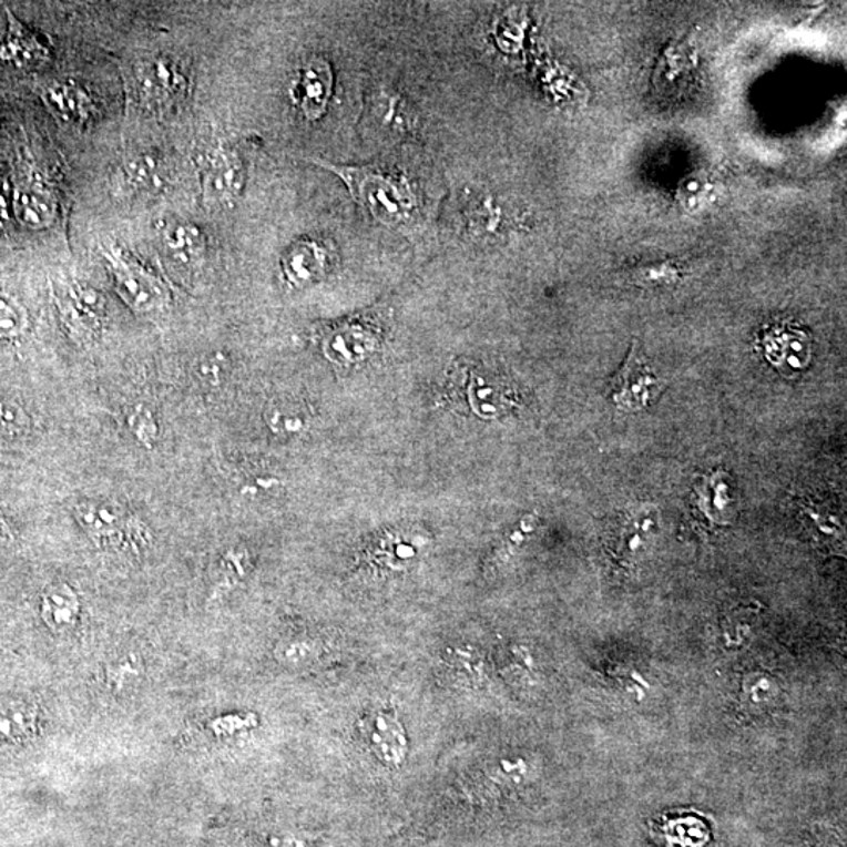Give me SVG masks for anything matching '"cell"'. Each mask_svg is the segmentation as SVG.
Instances as JSON below:
<instances>
[{
    "mask_svg": "<svg viewBox=\"0 0 847 847\" xmlns=\"http://www.w3.org/2000/svg\"><path fill=\"white\" fill-rule=\"evenodd\" d=\"M271 847H306V845L294 835H282V837L271 839Z\"/></svg>",
    "mask_w": 847,
    "mask_h": 847,
    "instance_id": "29",
    "label": "cell"
},
{
    "mask_svg": "<svg viewBox=\"0 0 847 847\" xmlns=\"http://www.w3.org/2000/svg\"><path fill=\"white\" fill-rule=\"evenodd\" d=\"M44 104L57 119L71 124H82L92 119L94 104L89 93L75 82H54L41 93Z\"/></svg>",
    "mask_w": 847,
    "mask_h": 847,
    "instance_id": "12",
    "label": "cell"
},
{
    "mask_svg": "<svg viewBox=\"0 0 847 847\" xmlns=\"http://www.w3.org/2000/svg\"><path fill=\"white\" fill-rule=\"evenodd\" d=\"M38 729V710L29 702H6L0 705V748L28 743Z\"/></svg>",
    "mask_w": 847,
    "mask_h": 847,
    "instance_id": "16",
    "label": "cell"
},
{
    "mask_svg": "<svg viewBox=\"0 0 847 847\" xmlns=\"http://www.w3.org/2000/svg\"><path fill=\"white\" fill-rule=\"evenodd\" d=\"M13 539V534H11L10 524L7 523L6 518L0 516V540H11Z\"/></svg>",
    "mask_w": 847,
    "mask_h": 847,
    "instance_id": "30",
    "label": "cell"
},
{
    "mask_svg": "<svg viewBox=\"0 0 847 847\" xmlns=\"http://www.w3.org/2000/svg\"><path fill=\"white\" fill-rule=\"evenodd\" d=\"M244 180L241 159L231 151H217L204 170L203 191L207 206L223 207L236 202L244 187Z\"/></svg>",
    "mask_w": 847,
    "mask_h": 847,
    "instance_id": "7",
    "label": "cell"
},
{
    "mask_svg": "<svg viewBox=\"0 0 847 847\" xmlns=\"http://www.w3.org/2000/svg\"><path fill=\"white\" fill-rule=\"evenodd\" d=\"M317 164L341 177L354 198L376 221L397 226L410 221L418 210V200L407 181L399 180L378 166H343L327 162Z\"/></svg>",
    "mask_w": 847,
    "mask_h": 847,
    "instance_id": "1",
    "label": "cell"
},
{
    "mask_svg": "<svg viewBox=\"0 0 847 847\" xmlns=\"http://www.w3.org/2000/svg\"><path fill=\"white\" fill-rule=\"evenodd\" d=\"M13 214L28 228L43 229L54 222L57 204L44 188L22 185L13 192Z\"/></svg>",
    "mask_w": 847,
    "mask_h": 847,
    "instance_id": "17",
    "label": "cell"
},
{
    "mask_svg": "<svg viewBox=\"0 0 847 847\" xmlns=\"http://www.w3.org/2000/svg\"><path fill=\"white\" fill-rule=\"evenodd\" d=\"M73 516L83 534L89 537L98 550L140 554L151 542L147 525L116 502L82 499L75 502Z\"/></svg>",
    "mask_w": 847,
    "mask_h": 847,
    "instance_id": "2",
    "label": "cell"
},
{
    "mask_svg": "<svg viewBox=\"0 0 847 847\" xmlns=\"http://www.w3.org/2000/svg\"><path fill=\"white\" fill-rule=\"evenodd\" d=\"M139 79L143 94L156 102L173 101L184 92V74L175 62L164 57L143 67Z\"/></svg>",
    "mask_w": 847,
    "mask_h": 847,
    "instance_id": "15",
    "label": "cell"
},
{
    "mask_svg": "<svg viewBox=\"0 0 847 847\" xmlns=\"http://www.w3.org/2000/svg\"><path fill=\"white\" fill-rule=\"evenodd\" d=\"M327 266V248L309 239L294 242L282 258L283 274L294 287H305L323 278Z\"/></svg>",
    "mask_w": 847,
    "mask_h": 847,
    "instance_id": "11",
    "label": "cell"
},
{
    "mask_svg": "<svg viewBox=\"0 0 847 847\" xmlns=\"http://www.w3.org/2000/svg\"><path fill=\"white\" fill-rule=\"evenodd\" d=\"M145 673L142 657L137 653H127L108 665L105 680L113 692L130 691Z\"/></svg>",
    "mask_w": 847,
    "mask_h": 847,
    "instance_id": "21",
    "label": "cell"
},
{
    "mask_svg": "<svg viewBox=\"0 0 847 847\" xmlns=\"http://www.w3.org/2000/svg\"><path fill=\"white\" fill-rule=\"evenodd\" d=\"M166 256L181 266L195 267L203 259L206 242L198 226L183 221L165 223L161 233Z\"/></svg>",
    "mask_w": 847,
    "mask_h": 847,
    "instance_id": "13",
    "label": "cell"
},
{
    "mask_svg": "<svg viewBox=\"0 0 847 847\" xmlns=\"http://www.w3.org/2000/svg\"><path fill=\"white\" fill-rule=\"evenodd\" d=\"M377 343V335L368 324L349 323L338 325L328 331L327 339L323 341L327 354H341L351 357H363L374 349ZM347 359V361H349Z\"/></svg>",
    "mask_w": 847,
    "mask_h": 847,
    "instance_id": "18",
    "label": "cell"
},
{
    "mask_svg": "<svg viewBox=\"0 0 847 847\" xmlns=\"http://www.w3.org/2000/svg\"><path fill=\"white\" fill-rule=\"evenodd\" d=\"M323 653V645L306 635L285 637L275 649V656L283 665L298 669L314 663Z\"/></svg>",
    "mask_w": 847,
    "mask_h": 847,
    "instance_id": "20",
    "label": "cell"
},
{
    "mask_svg": "<svg viewBox=\"0 0 847 847\" xmlns=\"http://www.w3.org/2000/svg\"><path fill=\"white\" fill-rule=\"evenodd\" d=\"M660 385V378L653 373L652 366L634 343L625 365L611 380L615 406L626 411L642 410L649 406L654 388Z\"/></svg>",
    "mask_w": 847,
    "mask_h": 847,
    "instance_id": "5",
    "label": "cell"
},
{
    "mask_svg": "<svg viewBox=\"0 0 847 847\" xmlns=\"http://www.w3.org/2000/svg\"><path fill=\"white\" fill-rule=\"evenodd\" d=\"M32 429V418L25 408L10 397L0 396V438L13 440Z\"/></svg>",
    "mask_w": 847,
    "mask_h": 847,
    "instance_id": "23",
    "label": "cell"
},
{
    "mask_svg": "<svg viewBox=\"0 0 847 847\" xmlns=\"http://www.w3.org/2000/svg\"><path fill=\"white\" fill-rule=\"evenodd\" d=\"M127 429L143 448L153 449L159 441V424L156 415L145 404L132 407L126 419Z\"/></svg>",
    "mask_w": 847,
    "mask_h": 847,
    "instance_id": "24",
    "label": "cell"
},
{
    "mask_svg": "<svg viewBox=\"0 0 847 847\" xmlns=\"http://www.w3.org/2000/svg\"><path fill=\"white\" fill-rule=\"evenodd\" d=\"M249 567V554L245 548H231L222 555L218 565L217 593L231 590L244 580Z\"/></svg>",
    "mask_w": 847,
    "mask_h": 847,
    "instance_id": "25",
    "label": "cell"
},
{
    "mask_svg": "<svg viewBox=\"0 0 847 847\" xmlns=\"http://www.w3.org/2000/svg\"><path fill=\"white\" fill-rule=\"evenodd\" d=\"M660 831L667 847H706L711 843L710 827L692 816L664 819Z\"/></svg>",
    "mask_w": 847,
    "mask_h": 847,
    "instance_id": "19",
    "label": "cell"
},
{
    "mask_svg": "<svg viewBox=\"0 0 847 847\" xmlns=\"http://www.w3.org/2000/svg\"><path fill=\"white\" fill-rule=\"evenodd\" d=\"M331 86V68L327 60L312 59L298 71L290 96L309 120H317L324 115L330 100Z\"/></svg>",
    "mask_w": 847,
    "mask_h": 847,
    "instance_id": "8",
    "label": "cell"
},
{
    "mask_svg": "<svg viewBox=\"0 0 847 847\" xmlns=\"http://www.w3.org/2000/svg\"><path fill=\"white\" fill-rule=\"evenodd\" d=\"M120 187L130 194H150L165 181V162L157 153H139L127 157L120 169Z\"/></svg>",
    "mask_w": 847,
    "mask_h": 847,
    "instance_id": "14",
    "label": "cell"
},
{
    "mask_svg": "<svg viewBox=\"0 0 847 847\" xmlns=\"http://www.w3.org/2000/svg\"><path fill=\"white\" fill-rule=\"evenodd\" d=\"M81 612V596L67 582H55L41 593L40 615L51 633L70 634L78 626Z\"/></svg>",
    "mask_w": 847,
    "mask_h": 847,
    "instance_id": "10",
    "label": "cell"
},
{
    "mask_svg": "<svg viewBox=\"0 0 847 847\" xmlns=\"http://www.w3.org/2000/svg\"><path fill=\"white\" fill-rule=\"evenodd\" d=\"M28 317L24 309L7 295L0 294V338L14 339L24 333Z\"/></svg>",
    "mask_w": 847,
    "mask_h": 847,
    "instance_id": "26",
    "label": "cell"
},
{
    "mask_svg": "<svg viewBox=\"0 0 847 847\" xmlns=\"http://www.w3.org/2000/svg\"><path fill=\"white\" fill-rule=\"evenodd\" d=\"M359 733L373 754L385 766H400L406 759L408 743L406 729L396 713L376 710L359 722Z\"/></svg>",
    "mask_w": 847,
    "mask_h": 847,
    "instance_id": "6",
    "label": "cell"
},
{
    "mask_svg": "<svg viewBox=\"0 0 847 847\" xmlns=\"http://www.w3.org/2000/svg\"><path fill=\"white\" fill-rule=\"evenodd\" d=\"M113 287L132 312L153 314L169 305V293L156 275L140 266L119 248L104 252Z\"/></svg>",
    "mask_w": 847,
    "mask_h": 847,
    "instance_id": "3",
    "label": "cell"
},
{
    "mask_svg": "<svg viewBox=\"0 0 847 847\" xmlns=\"http://www.w3.org/2000/svg\"><path fill=\"white\" fill-rule=\"evenodd\" d=\"M55 302L68 338L79 347L93 346L102 331L104 297L92 287L71 283L55 295Z\"/></svg>",
    "mask_w": 847,
    "mask_h": 847,
    "instance_id": "4",
    "label": "cell"
},
{
    "mask_svg": "<svg viewBox=\"0 0 847 847\" xmlns=\"http://www.w3.org/2000/svg\"><path fill=\"white\" fill-rule=\"evenodd\" d=\"M7 17H9V30L0 43V62L21 68V70L41 67L49 62L51 52L44 41L35 32L25 28L11 11H7Z\"/></svg>",
    "mask_w": 847,
    "mask_h": 847,
    "instance_id": "9",
    "label": "cell"
},
{
    "mask_svg": "<svg viewBox=\"0 0 847 847\" xmlns=\"http://www.w3.org/2000/svg\"><path fill=\"white\" fill-rule=\"evenodd\" d=\"M13 214V194L6 177L0 176V229L7 228Z\"/></svg>",
    "mask_w": 847,
    "mask_h": 847,
    "instance_id": "28",
    "label": "cell"
},
{
    "mask_svg": "<svg viewBox=\"0 0 847 847\" xmlns=\"http://www.w3.org/2000/svg\"><path fill=\"white\" fill-rule=\"evenodd\" d=\"M266 421L272 432L279 435V437H286V435L300 433L308 419L297 404L275 402L268 407Z\"/></svg>",
    "mask_w": 847,
    "mask_h": 847,
    "instance_id": "22",
    "label": "cell"
},
{
    "mask_svg": "<svg viewBox=\"0 0 847 847\" xmlns=\"http://www.w3.org/2000/svg\"><path fill=\"white\" fill-rule=\"evenodd\" d=\"M223 359L221 355L215 357H206L200 361L198 368H196V377L207 385L221 384Z\"/></svg>",
    "mask_w": 847,
    "mask_h": 847,
    "instance_id": "27",
    "label": "cell"
}]
</instances>
